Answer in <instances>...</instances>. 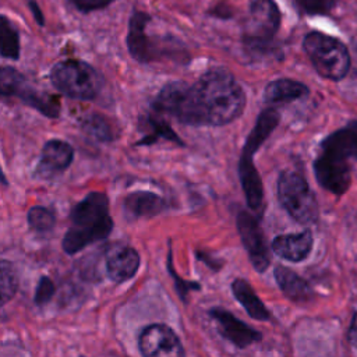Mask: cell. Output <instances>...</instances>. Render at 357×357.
I'll use <instances>...</instances> for the list:
<instances>
[{
	"instance_id": "ffe728a7",
	"label": "cell",
	"mask_w": 357,
	"mask_h": 357,
	"mask_svg": "<svg viewBox=\"0 0 357 357\" xmlns=\"http://www.w3.org/2000/svg\"><path fill=\"white\" fill-rule=\"evenodd\" d=\"M308 93L310 89L303 82L290 78H279L268 82L264 91V100L268 105H283L303 99Z\"/></svg>"
},
{
	"instance_id": "3957f363",
	"label": "cell",
	"mask_w": 357,
	"mask_h": 357,
	"mask_svg": "<svg viewBox=\"0 0 357 357\" xmlns=\"http://www.w3.org/2000/svg\"><path fill=\"white\" fill-rule=\"evenodd\" d=\"M280 120L279 113L273 107L264 109L250 131L238 160V177L243 187L247 205L251 211H258L264 202V185L259 173L254 165V153L262 145V142L278 127Z\"/></svg>"
},
{
	"instance_id": "d6986e66",
	"label": "cell",
	"mask_w": 357,
	"mask_h": 357,
	"mask_svg": "<svg viewBox=\"0 0 357 357\" xmlns=\"http://www.w3.org/2000/svg\"><path fill=\"white\" fill-rule=\"evenodd\" d=\"M273 276L278 286L289 300L294 303H307L312 300L314 291L311 286L294 271L283 265H278L273 269Z\"/></svg>"
},
{
	"instance_id": "4dcf8cb0",
	"label": "cell",
	"mask_w": 357,
	"mask_h": 357,
	"mask_svg": "<svg viewBox=\"0 0 357 357\" xmlns=\"http://www.w3.org/2000/svg\"><path fill=\"white\" fill-rule=\"evenodd\" d=\"M26 3H28V7H29V10H31V13H32V15H33V18H35V21H36L40 26H43V25H45V18H43V14H42V11H40V8H39L36 0H26Z\"/></svg>"
},
{
	"instance_id": "9c48e42d",
	"label": "cell",
	"mask_w": 357,
	"mask_h": 357,
	"mask_svg": "<svg viewBox=\"0 0 357 357\" xmlns=\"http://www.w3.org/2000/svg\"><path fill=\"white\" fill-rule=\"evenodd\" d=\"M0 91L4 99L17 98L46 117L56 119L60 113V102L56 96L39 92L21 73L13 67H1Z\"/></svg>"
},
{
	"instance_id": "52a82bcc",
	"label": "cell",
	"mask_w": 357,
	"mask_h": 357,
	"mask_svg": "<svg viewBox=\"0 0 357 357\" xmlns=\"http://www.w3.org/2000/svg\"><path fill=\"white\" fill-rule=\"evenodd\" d=\"M280 26V11L273 0H252L245 22L243 42L248 52L262 54L271 50Z\"/></svg>"
},
{
	"instance_id": "5b68a950",
	"label": "cell",
	"mask_w": 357,
	"mask_h": 357,
	"mask_svg": "<svg viewBox=\"0 0 357 357\" xmlns=\"http://www.w3.org/2000/svg\"><path fill=\"white\" fill-rule=\"evenodd\" d=\"M303 47L321 77L339 81L347 74L350 54L347 47L336 38L322 32H310L304 38Z\"/></svg>"
},
{
	"instance_id": "f546056e",
	"label": "cell",
	"mask_w": 357,
	"mask_h": 357,
	"mask_svg": "<svg viewBox=\"0 0 357 357\" xmlns=\"http://www.w3.org/2000/svg\"><path fill=\"white\" fill-rule=\"evenodd\" d=\"M114 0H68V3L75 7V10H78L79 13H84V14L106 8Z\"/></svg>"
},
{
	"instance_id": "e0dca14e",
	"label": "cell",
	"mask_w": 357,
	"mask_h": 357,
	"mask_svg": "<svg viewBox=\"0 0 357 357\" xmlns=\"http://www.w3.org/2000/svg\"><path fill=\"white\" fill-rule=\"evenodd\" d=\"M321 152L346 162L357 160V121H350L325 137L321 142Z\"/></svg>"
},
{
	"instance_id": "2e32d148",
	"label": "cell",
	"mask_w": 357,
	"mask_h": 357,
	"mask_svg": "<svg viewBox=\"0 0 357 357\" xmlns=\"http://www.w3.org/2000/svg\"><path fill=\"white\" fill-rule=\"evenodd\" d=\"M166 209V199L152 191H134L123 199V212L128 220L153 218Z\"/></svg>"
},
{
	"instance_id": "f1b7e54d",
	"label": "cell",
	"mask_w": 357,
	"mask_h": 357,
	"mask_svg": "<svg viewBox=\"0 0 357 357\" xmlns=\"http://www.w3.org/2000/svg\"><path fill=\"white\" fill-rule=\"evenodd\" d=\"M296 3L307 14H325L333 7L335 0H296Z\"/></svg>"
},
{
	"instance_id": "30bf717a",
	"label": "cell",
	"mask_w": 357,
	"mask_h": 357,
	"mask_svg": "<svg viewBox=\"0 0 357 357\" xmlns=\"http://www.w3.org/2000/svg\"><path fill=\"white\" fill-rule=\"evenodd\" d=\"M236 225L251 265L257 272H265L271 264V255L258 219L250 212L240 211L236 218Z\"/></svg>"
},
{
	"instance_id": "8992f818",
	"label": "cell",
	"mask_w": 357,
	"mask_h": 357,
	"mask_svg": "<svg viewBox=\"0 0 357 357\" xmlns=\"http://www.w3.org/2000/svg\"><path fill=\"white\" fill-rule=\"evenodd\" d=\"M278 199L282 208L298 223H314L318 204L307 180L294 170H283L278 177Z\"/></svg>"
},
{
	"instance_id": "277c9868",
	"label": "cell",
	"mask_w": 357,
	"mask_h": 357,
	"mask_svg": "<svg viewBox=\"0 0 357 357\" xmlns=\"http://www.w3.org/2000/svg\"><path fill=\"white\" fill-rule=\"evenodd\" d=\"M52 85L63 95L77 100L95 99L102 88L100 74L82 60H63L50 70Z\"/></svg>"
},
{
	"instance_id": "ac0fdd59",
	"label": "cell",
	"mask_w": 357,
	"mask_h": 357,
	"mask_svg": "<svg viewBox=\"0 0 357 357\" xmlns=\"http://www.w3.org/2000/svg\"><path fill=\"white\" fill-rule=\"evenodd\" d=\"M314 238L310 230L282 234L272 240V250L280 258L290 262L304 261L312 250Z\"/></svg>"
},
{
	"instance_id": "6da1fadb",
	"label": "cell",
	"mask_w": 357,
	"mask_h": 357,
	"mask_svg": "<svg viewBox=\"0 0 357 357\" xmlns=\"http://www.w3.org/2000/svg\"><path fill=\"white\" fill-rule=\"evenodd\" d=\"M245 106V93L222 67L208 70L190 85L187 126H223L236 120Z\"/></svg>"
},
{
	"instance_id": "603a6c76",
	"label": "cell",
	"mask_w": 357,
	"mask_h": 357,
	"mask_svg": "<svg viewBox=\"0 0 357 357\" xmlns=\"http://www.w3.org/2000/svg\"><path fill=\"white\" fill-rule=\"evenodd\" d=\"M82 130L92 138H95L99 142H110L114 139V131L106 117L98 113L88 114L82 123Z\"/></svg>"
},
{
	"instance_id": "ba28073f",
	"label": "cell",
	"mask_w": 357,
	"mask_h": 357,
	"mask_svg": "<svg viewBox=\"0 0 357 357\" xmlns=\"http://www.w3.org/2000/svg\"><path fill=\"white\" fill-rule=\"evenodd\" d=\"M151 22V15L144 11H134L130 17L128 22V33H127V47L132 59L139 63H152L159 60L160 57L167 56H178L180 50L177 40L158 39L146 35V26Z\"/></svg>"
},
{
	"instance_id": "7c38bea8",
	"label": "cell",
	"mask_w": 357,
	"mask_h": 357,
	"mask_svg": "<svg viewBox=\"0 0 357 357\" xmlns=\"http://www.w3.org/2000/svg\"><path fill=\"white\" fill-rule=\"evenodd\" d=\"M312 167L318 184L326 191L335 195H342L350 187L351 174L346 160L319 152L314 160Z\"/></svg>"
},
{
	"instance_id": "4316f807",
	"label": "cell",
	"mask_w": 357,
	"mask_h": 357,
	"mask_svg": "<svg viewBox=\"0 0 357 357\" xmlns=\"http://www.w3.org/2000/svg\"><path fill=\"white\" fill-rule=\"evenodd\" d=\"M54 291H56V286H54L53 280L49 276H40V279L35 287L33 303L38 307L47 304L52 300V297L54 296Z\"/></svg>"
},
{
	"instance_id": "83f0119b",
	"label": "cell",
	"mask_w": 357,
	"mask_h": 357,
	"mask_svg": "<svg viewBox=\"0 0 357 357\" xmlns=\"http://www.w3.org/2000/svg\"><path fill=\"white\" fill-rule=\"evenodd\" d=\"M167 269L170 276L174 278V284H176V290L177 294L181 297L183 301L187 300V293H190V290H199L201 286L199 283L195 282H187L184 279H181L173 269V264H172V248H169V254H167Z\"/></svg>"
},
{
	"instance_id": "9a60e30c",
	"label": "cell",
	"mask_w": 357,
	"mask_h": 357,
	"mask_svg": "<svg viewBox=\"0 0 357 357\" xmlns=\"http://www.w3.org/2000/svg\"><path fill=\"white\" fill-rule=\"evenodd\" d=\"M139 255L130 245H113L106 254V271L112 280L121 283L135 276L139 268Z\"/></svg>"
},
{
	"instance_id": "1f68e13d",
	"label": "cell",
	"mask_w": 357,
	"mask_h": 357,
	"mask_svg": "<svg viewBox=\"0 0 357 357\" xmlns=\"http://www.w3.org/2000/svg\"><path fill=\"white\" fill-rule=\"evenodd\" d=\"M349 342L351 343V346L357 350V312H354L351 322H350V328H349Z\"/></svg>"
},
{
	"instance_id": "7402d4cb",
	"label": "cell",
	"mask_w": 357,
	"mask_h": 357,
	"mask_svg": "<svg viewBox=\"0 0 357 357\" xmlns=\"http://www.w3.org/2000/svg\"><path fill=\"white\" fill-rule=\"evenodd\" d=\"M144 127L146 128V134L138 141L135 142L137 146L139 145H151L156 141H159L160 138L172 141L180 146H184L185 144L180 139V137L173 131V128L169 126V123L160 116V113L155 112L153 113H148L145 116L144 120Z\"/></svg>"
},
{
	"instance_id": "7a4b0ae2",
	"label": "cell",
	"mask_w": 357,
	"mask_h": 357,
	"mask_svg": "<svg viewBox=\"0 0 357 357\" xmlns=\"http://www.w3.org/2000/svg\"><path fill=\"white\" fill-rule=\"evenodd\" d=\"M70 220L71 225L61 241L66 254L74 255L85 247L105 240L113 229L106 194L100 191L86 194V197L73 208Z\"/></svg>"
},
{
	"instance_id": "484cf974",
	"label": "cell",
	"mask_w": 357,
	"mask_h": 357,
	"mask_svg": "<svg viewBox=\"0 0 357 357\" xmlns=\"http://www.w3.org/2000/svg\"><path fill=\"white\" fill-rule=\"evenodd\" d=\"M1 305H6L18 290V276L13 264L7 259H1Z\"/></svg>"
},
{
	"instance_id": "8fae6325",
	"label": "cell",
	"mask_w": 357,
	"mask_h": 357,
	"mask_svg": "<svg viewBox=\"0 0 357 357\" xmlns=\"http://www.w3.org/2000/svg\"><path fill=\"white\" fill-rule=\"evenodd\" d=\"M138 349L146 357H181L184 349L177 335L163 324H152L142 329Z\"/></svg>"
},
{
	"instance_id": "cb8c5ba5",
	"label": "cell",
	"mask_w": 357,
	"mask_h": 357,
	"mask_svg": "<svg viewBox=\"0 0 357 357\" xmlns=\"http://www.w3.org/2000/svg\"><path fill=\"white\" fill-rule=\"evenodd\" d=\"M1 38V56L10 60H18L20 57V35L6 15H1L0 25Z\"/></svg>"
},
{
	"instance_id": "5bb4252c",
	"label": "cell",
	"mask_w": 357,
	"mask_h": 357,
	"mask_svg": "<svg viewBox=\"0 0 357 357\" xmlns=\"http://www.w3.org/2000/svg\"><path fill=\"white\" fill-rule=\"evenodd\" d=\"M74 159L73 146L63 139H49L45 142L33 176L49 180L67 170Z\"/></svg>"
},
{
	"instance_id": "44dd1931",
	"label": "cell",
	"mask_w": 357,
	"mask_h": 357,
	"mask_svg": "<svg viewBox=\"0 0 357 357\" xmlns=\"http://www.w3.org/2000/svg\"><path fill=\"white\" fill-rule=\"evenodd\" d=\"M231 291L245 312L255 321H269L271 312L261 301V298L255 294L251 284L243 279L237 278L231 282Z\"/></svg>"
},
{
	"instance_id": "4fadbf2b",
	"label": "cell",
	"mask_w": 357,
	"mask_h": 357,
	"mask_svg": "<svg viewBox=\"0 0 357 357\" xmlns=\"http://www.w3.org/2000/svg\"><path fill=\"white\" fill-rule=\"evenodd\" d=\"M209 317L215 319L219 333L237 349H245L262 339V333L259 331L244 324L225 308H211Z\"/></svg>"
},
{
	"instance_id": "d4e9b609",
	"label": "cell",
	"mask_w": 357,
	"mask_h": 357,
	"mask_svg": "<svg viewBox=\"0 0 357 357\" xmlns=\"http://www.w3.org/2000/svg\"><path fill=\"white\" fill-rule=\"evenodd\" d=\"M28 226L35 233H47L54 227L56 218L53 212L45 206H32L28 211Z\"/></svg>"
}]
</instances>
